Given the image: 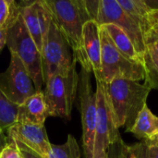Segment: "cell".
Returning a JSON list of instances; mask_svg holds the SVG:
<instances>
[{
  "mask_svg": "<svg viewBox=\"0 0 158 158\" xmlns=\"http://www.w3.org/2000/svg\"><path fill=\"white\" fill-rule=\"evenodd\" d=\"M46 158H81L80 147L75 137L69 134L68 139L64 143H51Z\"/></svg>",
  "mask_w": 158,
  "mask_h": 158,
  "instance_id": "20",
  "label": "cell"
},
{
  "mask_svg": "<svg viewBox=\"0 0 158 158\" xmlns=\"http://www.w3.org/2000/svg\"><path fill=\"white\" fill-rule=\"evenodd\" d=\"M108 158H131L128 144L119 136L107 150Z\"/></svg>",
  "mask_w": 158,
  "mask_h": 158,
  "instance_id": "23",
  "label": "cell"
},
{
  "mask_svg": "<svg viewBox=\"0 0 158 158\" xmlns=\"http://www.w3.org/2000/svg\"><path fill=\"white\" fill-rule=\"evenodd\" d=\"M19 11V6L12 0H0V28L7 27Z\"/></svg>",
  "mask_w": 158,
  "mask_h": 158,
  "instance_id": "22",
  "label": "cell"
},
{
  "mask_svg": "<svg viewBox=\"0 0 158 158\" xmlns=\"http://www.w3.org/2000/svg\"><path fill=\"white\" fill-rule=\"evenodd\" d=\"M101 37V78L104 83L116 79L135 81L144 80V69L141 63L126 58L118 52L106 30L100 26Z\"/></svg>",
  "mask_w": 158,
  "mask_h": 158,
  "instance_id": "5",
  "label": "cell"
},
{
  "mask_svg": "<svg viewBox=\"0 0 158 158\" xmlns=\"http://www.w3.org/2000/svg\"><path fill=\"white\" fill-rule=\"evenodd\" d=\"M10 54V63L7 69L0 73V89L13 104L20 106L36 90L21 60L16 54Z\"/></svg>",
  "mask_w": 158,
  "mask_h": 158,
  "instance_id": "10",
  "label": "cell"
},
{
  "mask_svg": "<svg viewBox=\"0 0 158 158\" xmlns=\"http://www.w3.org/2000/svg\"><path fill=\"white\" fill-rule=\"evenodd\" d=\"M96 122L94 154L107 151L120 136L103 81H96Z\"/></svg>",
  "mask_w": 158,
  "mask_h": 158,
  "instance_id": "9",
  "label": "cell"
},
{
  "mask_svg": "<svg viewBox=\"0 0 158 158\" xmlns=\"http://www.w3.org/2000/svg\"><path fill=\"white\" fill-rule=\"evenodd\" d=\"M13 141V140H12ZM16 143V144L18 145L19 151H20V154L22 156V158H45L42 156H40L39 154L35 153L34 151L31 150L30 148L26 147L25 145H23L22 143L17 142V141H14Z\"/></svg>",
  "mask_w": 158,
  "mask_h": 158,
  "instance_id": "26",
  "label": "cell"
},
{
  "mask_svg": "<svg viewBox=\"0 0 158 158\" xmlns=\"http://www.w3.org/2000/svg\"><path fill=\"white\" fill-rule=\"evenodd\" d=\"M0 158H22L18 145L10 138L0 150Z\"/></svg>",
  "mask_w": 158,
  "mask_h": 158,
  "instance_id": "25",
  "label": "cell"
},
{
  "mask_svg": "<svg viewBox=\"0 0 158 158\" xmlns=\"http://www.w3.org/2000/svg\"><path fill=\"white\" fill-rule=\"evenodd\" d=\"M130 132L141 142H151L158 136V117L150 110L147 104L139 113Z\"/></svg>",
  "mask_w": 158,
  "mask_h": 158,
  "instance_id": "15",
  "label": "cell"
},
{
  "mask_svg": "<svg viewBox=\"0 0 158 158\" xmlns=\"http://www.w3.org/2000/svg\"><path fill=\"white\" fill-rule=\"evenodd\" d=\"M143 66L144 69V83L151 90H158V55L148 47H146L143 58Z\"/></svg>",
  "mask_w": 158,
  "mask_h": 158,
  "instance_id": "19",
  "label": "cell"
},
{
  "mask_svg": "<svg viewBox=\"0 0 158 158\" xmlns=\"http://www.w3.org/2000/svg\"><path fill=\"white\" fill-rule=\"evenodd\" d=\"M19 9L26 29L41 52L52 21V15L45 1H33L19 6Z\"/></svg>",
  "mask_w": 158,
  "mask_h": 158,
  "instance_id": "12",
  "label": "cell"
},
{
  "mask_svg": "<svg viewBox=\"0 0 158 158\" xmlns=\"http://www.w3.org/2000/svg\"><path fill=\"white\" fill-rule=\"evenodd\" d=\"M48 116L47 106L43 91H36L28 97L18 109V123L44 125Z\"/></svg>",
  "mask_w": 158,
  "mask_h": 158,
  "instance_id": "14",
  "label": "cell"
},
{
  "mask_svg": "<svg viewBox=\"0 0 158 158\" xmlns=\"http://www.w3.org/2000/svg\"><path fill=\"white\" fill-rule=\"evenodd\" d=\"M94 21L99 26L115 24L121 28L133 43L140 56L143 58L146 46L142 29L123 10L118 0H98Z\"/></svg>",
  "mask_w": 158,
  "mask_h": 158,
  "instance_id": "8",
  "label": "cell"
},
{
  "mask_svg": "<svg viewBox=\"0 0 158 158\" xmlns=\"http://www.w3.org/2000/svg\"><path fill=\"white\" fill-rule=\"evenodd\" d=\"M7 140H9V137H8V136H6L5 133L0 134V150H1L2 147L8 142Z\"/></svg>",
  "mask_w": 158,
  "mask_h": 158,
  "instance_id": "29",
  "label": "cell"
},
{
  "mask_svg": "<svg viewBox=\"0 0 158 158\" xmlns=\"http://www.w3.org/2000/svg\"><path fill=\"white\" fill-rule=\"evenodd\" d=\"M147 143H151V144H153V145L158 146V136L156 137V138H155L153 141H151V142H147Z\"/></svg>",
  "mask_w": 158,
  "mask_h": 158,
  "instance_id": "31",
  "label": "cell"
},
{
  "mask_svg": "<svg viewBox=\"0 0 158 158\" xmlns=\"http://www.w3.org/2000/svg\"><path fill=\"white\" fill-rule=\"evenodd\" d=\"M77 97L82 126L84 158H93L96 122V94L93 91L91 73L83 69L79 74Z\"/></svg>",
  "mask_w": 158,
  "mask_h": 158,
  "instance_id": "7",
  "label": "cell"
},
{
  "mask_svg": "<svg viewBox=\"0 0 158 158\" xmlns=\"http://www.w3.org/2000/svg\"><path fill=\"white\" fill-rule=\"evenodd\" d=\"M145 46L152 49L158 55V24H153L150 30L144 34Z\"/></svg>",
  "mask_w": 158,
  "mask_h": 158,
  "instance_id": "24",
  "label": "cell"
},
{
  "mask_svg": "<svg viewBox=\"0 0 158 158\" xmlns=\"http://www.w3.org/2000/svg\"><path fill=\"white\" fill-rule=\"evenodd\" d=\"M104 84L117 128H125L130 132L139 113L146 105L151 88L145 83L126 79H116Z\"/></svg>",
  "mask_w": 158,
  "mask_h": 158,
  "instance_id": "1",
  "label": "cell"
},
{
  "mask_svg": "<svg viewBox=\"0 0 158 158\" xmlns=\"http://www.w3.org/2000/svg\"><path fill=\"white\" fill-rule=\"evenodd\" d=\"M19 106L13 104L0 89V134L17 123Z\"/></svg>",
  "mask_w": 158,
  "mask_h": 158,
  "instance_id": "18",
  "label": "cell"
},
{
  "mask_svg": "<svg viewBox=\"0 0 158 158\" xmlns=\"http://www.w3.org/2000/svg\"><path fill=\"white\" fill-rule=\"evenodd\" d=\"M52 15V19L65 37L73 56L80 51L84 24L92 20L84 5V0H44Z\"/></svg>",
  "mask_w": 158,
  "mask_h": 158,
  "instance_id": "3",
  "label": "cell"
},
{
  "mask_svg": "<svg viewBox=\"0 0 158 158\" xmlns=\"http://www.w3.org/2000/svg\"><path fill=\"white\" fill-rule=\"evenodd\" d=\"M93 158H108L107 151H101L93 155Z\"/></svg>",
  "mask_w": 158,
  "mask_h": 158,
  "instance_id": "30",
  "label": "cell"
},
{
  "mask_svg": "<svg viewBox=\"0 0 158 158\" xmlns=\"http://www.w3.org/2000/svg\"><path fill=\"white\" fill-rule=\"evenodd\" d=\"M101 27L106 30L111 41L120 54L133 62L143 64V58L138 54L133 43L121 28L115 24H106Z\"/></svg>",
  "mask_w": 158,
  "mask_h": 158,
  "instance_id": "17",
  "label": "cell"
},
{
  "mask_svg": "<svg viewBox=\"0 0 158 158\" xmlns=\"http://www.w3.org/2000/svg\"><path fill=\"white\" fill-rule=\"evenodd\" d=\"M7 136L40 156L46 158L51 143L48 140L44 125L16 123L8 131Z\"/></svg>",
  "mask_w": 158,
  "mask_h": 158,
  "instance_id": "13",
  "label": "cell"
},
{
  "mask_svg": "<svg viewBox=\"0 0 158 158\" xmlns=\"http://www.w3.org/2000/svg\"><path fill=\"white\" fill-rule=\"evenodd\" d=\"M77 61L65 72L56 74L44 85V98L48 116L69 120L73 104L77 97L79 74Z\"/></svg>",
  "mask_w": 158,
  "mask_h": 158,
  "instance_id": "4",
  "label": "cell"
},
{
  "mask_svg": "<svg viewBox=\"0 0 158 158\" xmlns=\"http://www.w3.org/2000/svg\"><path fill=\"white\" fill-rule=\"evenodd\" d=\"M69 48L65 37L52 19L41 51L44 85L56 74L65 72L71 68L75 58Z\"/></svg>",
  "mask_w": 158,
  "mask_h": 158,
  "instance_id": "6",
  "label": "cell"
},
{
  "mask_svg": "<svg viewBox=\"0 0 158 158\" xmlns=\"http://www.w3.org/2000/svg\"><path fill=\"white\" fill-rule=\"evenodd\" d=\"M73 57L81 64V69L94 75L96 81H102L100 26L96 21L89 20L84 24L81 48Z\"/></svg>",
  "mask_w": 158,
  "mask_h": 158,
  "instance_id": "11",
  "label": "cell"
},
{
  "mask_svg": "<svg viewBox=\"0 0 158 158\" xmlns=\"http://www.w3.org/2000/svg\"><path fill=\"white\" fill-rule=\"evenodd\" d=\"M9 26V25H8ZM7 27H1L0 28V51L4 48L6 45V32H7Z\"/></svg>",
  "mask_w": 158,
  "mask_h": 158,
  "instance_id": "27",
  "label": "cell"
},
{
  "mask_svg": "<svg viewBox=\"0 0 158 158\" xmlns=\"http://www.w3.org/2000/svg\"><path fill=\"white\" fill-rule=\"evenodd\" d=\"M151 20L153 24H158V8H153L150 14Z\"/></svg>",
  "mask_w": 158,
  "mask_h": 158,
  "instance_id": "28",
  "label": "cell"
},
{
  "mask_svg": "<svg viewBox=\"0 0 158 158\" xmlns=\"http://www.w3.org/2000/svg\"><path fill=\"white\" fill-rule=\"evenodd\" d=\"M6 45L10 53L16 54L27 69L36 91H43L44 80L43 74L42 55L28 32L20 9L7 28Z\"/></svg>",
  "mask_w": 158,
  "mask_h": 158,
  "instance_id": "2",
  "label": "cell"
},
{
  "mask_svg": "<svg viewBox=\"0 0 158 158\" xmlns=\"http://www.w3.org/2000/svg\"><path fill=\"white\" fill-rule=\"evenodd\" d=\"M123 10L140 26L144 34L153 26L150 18L152 6L147 1L143 0H118Z\"/></svg>",
  "mask_w": 158,
  "mask_h": 158,
  "instance_id": "16",
  "label": "cell"
},
{
  "mask_svg": "<svg viewBox=\"0 0 158 158\" xmlns=\"http://www.w3.org/2000/svg\"><path fill=\"white\" fill-rule=\"evenodd\" d=\"M128 148L131 158H158V146L147 142H139Z\"/></svg>",
  "mask_w": 158,
  "mask_h": 158,
  "instance_id": "21",
  "label": "cell"
}]
</instances>
